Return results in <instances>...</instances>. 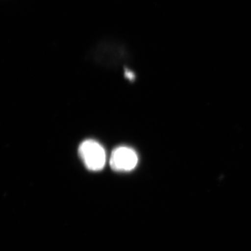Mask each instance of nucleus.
Here are the masks:
<instances>
[{
	"mask_svg": "<svg viewBox=\"0 0 251 251\" xmlns=\"http://www.w3.org/2000/svg\"><path fill=\"white\" fill-rule=\"evenodd\" d=\"M78 153L87 169L91 171H101L105 167L106 154L103 147L93 140H87L80 144Z\"/></svg>",
	"mask_w": 251,
	"mask_h": 251,
	"instance_id": "1",
	"label": "nucleus"
},
{
	"mask_svg": "<svg viewBox=\"0 0 251 251\" xmlns=\"http://www.w3.org/2000/svg\"><path fill=\"white\" fill-rule=\"evenodd\" d=\"M138 163V157L133 149L119 147L112 152L110 158V167L116 172L133 171Z\"/></svg>",
	"mask_w": 251,
	"mask_h": 251,
	"instance_id": "2",
	"label": "nucleus"
}]
</instances>
